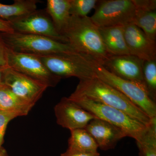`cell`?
<instances>
[{"label":"cell","instance_id":"6da1fadb","mask_svg":"<svg viewBox=\"0 0 156 156\" xmlns=\"http://www.w3.org/2000/svg\"><path fill=\"white\" fill-rule=\"evenodd\" d=\"M62 36L76 52L102 65L111 56L104 45L98 27L90 17L71 16Z\"/></svg>","mask_w":156,"mask_h":156},{"label":"cell","instance_id":"7a4b0ae2","mask_svg":"<svg viewBox=\"0 0 156 156\" xmlns=\"http://www.w3.org/2000/svg\"><path fill=\"white\" fill-rule=\"evenodd\" d=\"M72 95L84 96L118 109L145 126H149L151 122L152 118H150L119 90L97 77L80 81Z\"/></svg>","mask_w":156,"mask_h":156},{"label":"cell","instance_id":"3957f363","mask_svg":"<svg viewBox=\"0 0 156 156\" xmlns=\"http://www.w3.org/2000/svg\"><path fill=\"white\" fill-rule=\"evenodd\" d=\"M79 106L92 113L98 119L113 125L125 132L127 136L138 141L147 126L120 110L84 96L71 95L68 97Z\"/></svg>","mask_w":156,"mask_h":156},{"label":"cell","instance_id":"277c9868","mask_svg":"<svg viewBox=\"0 0 156 156\" xmlns=\"http://www.w3.org/2000/svg\"><path fill=\"white\" fill-rule=\"evenodd\" d=\"M37 56L50 72L61 79L75 77L80 81L96 77L97 62L80 53H54Z\"/></svg>","mask_w":156,"mask_h":156},{"label":"cell","instance_id":"5b68a950","mask_svg":"<svg viewBox=\"0 0 156 156\" xmlns=\"http://www.w3.org/2000/svg\"><path fill=\"white\" fill-rule=\"evenodd\" d=\"M0 37L7 48L18 53L35 56L76 53L68 44L42 36L13 32H0Z\"/></svg>","mask_w":156,"mask_h":156},{"label":"cell","instance_id":"8992f818","mask_svg":"<svg viewBox=\"0 0 156 156\" xmlns=\"http://www.w3.org/2000/svg\"><path fill=\"white\" fill-rule=\"evenodd\" d=\"M95 73L97 78L119 90L150 118L156 117V102L151 99L145 88L117 76L98 63Z\"/></svg>","mask_w":156,"mask_h":156},{"label":"cell","instance_id":"52a82bcc","mask_svg":"<svg viewBox=\"0 0 156 156\" xmlns=\"http://www.w3.org/2000/svg\"><path fill=\"white\" fill-rule=\"evenodd\" d=\"M136 8L132 0L99 1L90 17L98 27H124L134 21Z\"/></svg>","mask_w":156,"mask_h":156},{"label":"cell","instance_id":"ba28073f","mask_svg":"<svg viewBox=\"0 0 156 156\" xmlns=\"http://www.w3.org/2000/svg\"><path fill=\"white\" fill-rule=\"evenodd\" d=\"M7 61L9 67L41 82L48 87H56L61 80V78L50 72L35 55L14 52L8 48Z\"/></svg>","mask_w":156,"mask_h":156},{"label":"cell","instance_id":"9c48e42d","mask_svg":"<svg viewBox=\"0 0 156 156\" xmlns=\"http://www.w3.org/2000/svg\"><path fill=\"white\" fill-rule=\"evenodd\" d=\"M14 32L37 35L67 44L66 39L58 33L45 10H36L9 21Z\"/></svg>","mask_w":156,"mask_h":156},{"label":"cell","instance_id":"30bf717a","mask_svg":"<svg viewBox=\"0 0 156 156\" xmlns=\"http://www.w3.org/2000/svg\"><path fill=\"white\" fill-rule=\"evenodd\" d=\"M5 85L18 97L34 105L48 88L44 84L8 66L5 73Z\"/></svg>","mask_w":156,"mask_h":156},{"label":"cell","instance_id":"8fae6325","mask_svg":"<svg viewBox=\"0 0 156 156\" xmlns=\"http://www.w3.org/2000/svg\"><path fill=\"white\" fill-rule=\"evenodd\" d=\"M54 112L57 124L70 131L85 128L90 121L97 118L68 97L61 98L55 105Z\"/></svg>","mask_w":156,"mask_h":156},{"label":"cell","instance_id":"7c38bea8","mask_svg":"<svg viewBox=\"0 0 156 156\" xmlns=\"http://www.w3.org/2000/svg\"><path fill=\"white\" fill-rule=\"evenodd\" d=\"M144 62L131 55L110 56L101 66L117 76L139 84L147 89L143 73Z\"/></svg>","mask_w":156,"mask_h":156},{"label":"cell","instance_id":"4fadbf2b","mask_svg":"<svg viewBox=\"0 0 156 156\" xmlns=\"http://www.w3.org/2000/svg\"><path fill=\"white\" fill-rule=\"evenodd\" d=\"M124 29L130 55L144 61L156 60V41L148 38L133 23L124 26Z\"/></svg>","mask_w":156,"mask_h":156},{"label":"cell","instance_id":"5bb4252c","mask_svg":"<svg viewBox=\"0 0 156 156\" xmlns=\"http://www.w3.org/2000/svg\"><path fill=\"white\" fill-rule=\"evenodd\" d=\"M84 129L92 136L101 150L114 148L120 140L128 136L119 128L98 118L90 121Z\"/></svg>","mask_w":156,"mask_h":156},{"label":"cell","instance_id":"9a60e30c","mask_svg":"<svg viewBox=\"0 0 156 156\" xmlns=\"http://www.w3.org/2000/svg\"><path fill=\"white\" fill-rule=\"evenodd\" d=\"M105 49L111 56L130 55L125 35L124 27H98Z\"/></svg>","mask_w":156,"mask_h":156},{"label":"cell","instance_id":"2e32d148","mask_svg":"<svg viewBox=\"0 0 156 156\" xmlns=\"http://www.w3.org/2000/svg\"><path fill=\"white\" fill-rule=\"evenodd\" d=\"M45 11L51 18L56 31L62 36L71 16L70 0H48Z\"/></svg>","mask_w":156,"mask_h":156},{"label":"cell","instance_id":"e0dca14e","mask_svg":"<svg viewBox=\"0 0 156 156\" xmlns=\"http://www.w3.org/2000/svg\"><path fill=\"white\" fill-rule=\"evenodd\" d=\"M34 105L24 101L5 86H0V110L26 116Z\"/></svg>","mask_w":156,"mask_h":156},{"label":"cell","instance_id":"ac0fdd59","mask_svg":"<svg viewBox=\"0 0 156 156\" xmlns=\"http://www.w3.org/2000/svg\"><path fill=\"white\" fill-rule=\"evenodd\" d=\"M37 0H15L11 5L0 3V19L10 21L37 9Z\"/></svg>","mask_w":156,"mask_h":156},{"label":"cell","instance_id":"d6986e66","mask_svg":"<svg viewBox=\"0 0 156 156\" xmlns=\"http://www.w3.org/2000/svg\"><path fill=\"white\" fill-rule=\"evenodd\" d=\"M70 132L68 149L84 152L98 151L97 144L86 129H75Z\"/></svg>","mask_w":156,"mask_h":156},{"label":"cell","instance_id":"ffe728a7","mask_svg":"<svg viewBox=\"0 0 156 156\" xmlns=\"http://www.w3.org/2000/svg\"><path fill=\"white\" fill-rule=\"evenodd\" d=\"M133 23L143 31L148 38L156 41V11H142L136 9Z\"/></svg>","mask_w":156,"mask_h":156},{"label":"cell","instance_id":"44dd1931","mask_svg":"<svg viewBox=\"0 0 156 156\" xmlns=\"http://www.w3.org/2000/svg\"><path fill=\"white\" fill-rule=\"evenodd\" d=\"M136 142L139 156H156V117L152 118L146 131Z\"/></svg>","mask_w":156,"mask_h":156},{"label":"cell","instance_id":"7402d4cb","mask_svg":"<svg viewBox=\"0 0 156 156\" xmlns=\"http://www.w3.org/2000/svg\"><path fill=\"white\" fill-rule=\"evenodd\" d=\"M146 88L151 99L156 100V60L144 62L143 69Z\"/></svg>","mask_w":156,"mask_h":156},{"label":"cell","instance_id":"603a6c76","mask_svg":"<svg viewBox=\"0 0 156 156\" xmlns=\"http://www.w3.org/2000/svg\"><path fill=\"white\" fill-rule=\"evenodd\" d=\"M98 2L96 0H70L71 16L87 17L92 9H95Z\"/></svg>","mask_w":156,"mask_h":156},{"label":"cell","instance_id":"cb8c5ba5","mask_svg":"<svg viewBox=\"0 0 156 156\" xmlns=\"http://www.w3.org/2000/svg\"><path fill=\"white\" fill-rule=\"evenodd\" d=\"M18 117L19 116L15 113L0 110V148L4 143V136L9 122Z\"/></svg>","mask_w":156,"mask_h":156},{"label":"cell","instance_id":"d4e9b609","mask_svg":"<svg viewBox=\"0 0 156 156\" xmlns=\"http://www.w3.org/2000/svg\"><path fill=\"white\" fill-rule=\"evenodd\" d=\"M136 10L156 11L155 0H132Z\"/></svg>","mask_w":156,"mask_h":156},{"label":"cell","instance_id":"484cf974","mask_svg":"<svg viewBox=\"0 0 156 156\" xmlns=\"http://www.w3.org/2000/svg\"><path fill=\"white\" fill-rule=\"evenodd\" d=\"M8 48L0 37V66H8Z\"/></svg>","mask_w":156,"mask_h":156},{"label":"cell","instance_id":"4316f807","mask_svg":"<svg viewBox=\"0 0 156 156\" xmlns=\"http://www.w3.org/2000/svg\"><path fill=\"white\" fill-rule=\"evenodd\" d=\"M98 152H84L68 149L61 156H99Z\"/></svg>","mask_w":156,"mask_h":156},{"label":"cell","instance_id":"83f0119b","mask_svg":"<svg viewBox=\"0 0 156 156\" xmlns=\"http://www.w3.org/2000/svg\"><path fill=\"white\" fill-rule=\"evenodd\" d=\"M14 31L11 23L7 20L0 19V32L11 33Z\"/></svg>","mask_w":156,"mask_h":156},{"label":"cell","instance_id":"f1b7e54d","mask_svg":"<svg viewBox=\"0 0 156 156\" xmlns=\"http://www.w3.org/2000/svg\"><path fill=\"white\" fill-rule=\"evenodd\" d=\"M7 66H0V86L5 85V73Z\"/></svg>","mask_w":156,"mask_h":156},{"label":"cell","instance_id":"f546056e","mask_svg":"<svg viewBox=\"0 0 156 156\" xmlns=\"http://www.w3.org/2000/svg\"><path fill=\"white\" fill-rule=\"evenodd\" d=\"M0 156H9L7 151L2 147L0 148Z\"/></svg>","mask_w":156,"mask_h":156},{"label":"cell","instance_id":"4dcf8cb0","mask_svg":"<svg viewBox=\"0 0 156 156\" xmlns=\"http://www.w3.org/2000/svg\"></svg>","mask_w":156,"mask_h":156}]
</instances>
